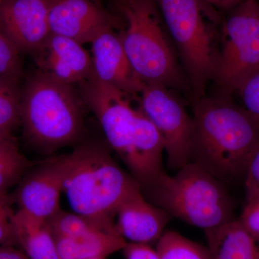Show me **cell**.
Wrapping results in <instances>:
<instances>
[{"label":"cell","instance_id":"obj_31","mask_svg":"<svg viewBox=\"0 0 259 259\" xmlns=\"http://www.w3.org/2000/svg\"><path fill=\"white\" fill-rule=\"evenodd\" d=\"M119 3H120V5L123 4V3H126V2L128 1V0H117Z\"/></svg>","mask_w":259,"mask_h":259},{"label":"cell","instance_id":"obj_5","mask_svg":"<svg viewBox=\"0 0 259 259\" xmlns=\"http://www.w3.org/2000/svg\"><path fill=\"white\" fill-rule=\"evenodd\" d=\"M177 48L196 99L213 81L219 54L222 20L218 8L203 0H155Z\"/></svg>","mask_w":259,"mask_h":259},{"label":"cell","instance_id":"obj_14","mask_svg":"<svg viewBox=\"0 0 259 259\" xmlns=\"http://www.w3.org/2000/svg\"><path fill=\"white\" fill-rule=\"evenodd\" d=\"M32 56L38 70L68 84L83 82L94 74L92 56L69 37L51 33Z\"/></svg>","mask_w":259,"mask_h":259},{"label":"cell","instance_id":"obj_29","mask_svg":"<svg viewBox=\"0 0 259 259\" xmlns=\"http://www.w3.org/2000/svg\"><path fill=\"white\" fill-rule=\"evenodd\" d=\"M219 10L228 11L236 5L239 4V0H203Z\"/></svg>","mask_w":259,"mask_h":259},{"label":"cell","instance_id":"obj_26","mask_svg":"<svg viewBox=\"0 0 259 259\" xmlns=\"http://www.w3.org/2000/svg\"><path fill=\"white\" fill-rule=\"evenodd\" d=\"M245 198L247 201L259 196V148L250 158L245 174Z\"/></svg>","mask_w":259,"mask_h":259},{"label":"cell","instance_id":"obj_30","mask_svg":"<svg viewBox=\"0 0 259 259\" xmlns=\"http://www.w3.org/2000/svg\"><path fill=\"white\" fill-rule=\"evenodd\" d=\"M10 139H13V136H12L11 134L4 132V131L0 130V143L3 142V141H7V140H9Z\"/></svg>","mask_w":259,"mask_h":259},{"label":"cell","instance_id":"obj_13","mask_svg":"<svg viewBox=\"0 0 259 259\" xmlns=\"http://www.w3.org/2000/svg\"><path fill=\"white\" fill-rule=\"evenodd\" d=\"M115 28L102 30L91 42L94 76L129 96H136L141 94L144 83L133 69L121 34L116 33Z\"/></svg>","mask_w":259,"mask_h":259},{"label":"cell","instance_id":"obj_28","mask_svg":"<svg viewBox=\"0 0 259 259\" xmlns=\"http://www.w3.org/2000/svg\"><path fill=\"white\" fill-rule=\"evenodd\" d=\"M0 259H30L22 250L15 246L0 245Z\"/></svg>","mask_w":259,"mask_h":259},{"label":"cell","instance_id":"obj_1","mask_svg":"<svg viewBox=\"0 0 259 259\" xmlns=\"http://www.w3.org/2000/svg\"><path fill=\"white\" fill-rule=\"evenodd\" d=\"M83 102L97 117L110 147L146 190L165 175L164 144L141 107L133 106L128 95L93 76L79 83Z\"/></svg>","mask_w":259,"mask_h":259},{"label":"cell","instance_id":"obj_27","mask_svg":"<svg viewBox=\"0 0 259 259\" xmlns=\"http://www.w3.org/2000/svg\"><path fill=\"white\" fill-rule=\"evenodd\" d=\"M122 250L125 259H161L156 248L145 243L127 242Z\"/></svg>","mask_w":259,"mask_h":259},{"label":"cell","instance_id":"obj_11","mask_svg":"<svg viewBox=\"0 0 259 259\" xmlns=\"http://www.w3.org/2000/svg\"><path fill=\"white\" fill-rule=\"evenodd\" d=\"M51 32L81 44L93 41L102 30L117 26L114 16L93 0H49Z\"/></svg>","mask_w":259,"mask_h":259},{"label":"cell","instance_id":"obj_23","mask_svg":"<svg viewBox=\"0 0 259 259\" xmlns=\"http://www.w3.org/2000/svg\"><path fill=\"white\" fill-rule=\"evenodd\" d=\"M243 108L259 123V70L242 83L236 93Z\"/></svg>","mask_w":259,"mask_h":259},{"label":"cell","instance_id":"obj_3","mask_svg":"<svg viewBox=\"0 0 259 259\" xmlns=\"http://www.w3.org/2000/svg\"><path fill=\"white\" fill-rule=\"evenodd\" d=\"M59 158L63 192L73 212L102 229L118 232L115 223L117 209L141 190L139 184L99 144L80 145Z\"/></svg>","mask_w":259,"mask_h":259},{"label":"cell","instance_id":"obj_34","mask_svg":"<svg viewBox=\"0 0 259 259\" xmlns=\"http://www.w3.org/2000/svg\"><path fill=\"white\" fill-rule=\"evenodd\" d=\"M240 3H241V2L244 1V0H239Z\"/></svg>","mask_w":259,"mask_h":259},{"label":"cell","instance_id":"obj_18","mask_svg":"<svg viewBox=\"0 0 259 259\" xmlns=\"http://www.w3.org/2000/svg\"><path fill=\"white\" fill-rule=\"evenodd\" d=\"M18 245L30 259H60L49 223L18 209L13 218Z\"/></svg>","mask_w":259,"mask_h":259},{"label":"cell","instance_id":"obj_35","mask_svg":"<svg viewBox=\"0 0 259 259\" xmlns=\"http://www.w3.org/2000/svg\"><path fill=\"white\" fill-rule=\"evenodd\" d=\"M1 2H2V0H0V3H1Z\"/></svg>","mask_w":259,"mask_h":259},{"label":"cell","instance_id":"obj_17","mask_svg":"<svg viewBox=\"0 0 259 259\" xmlns=\"http://www.w3.org/2000/svg\"><path fill=\"white\" fill-rule=\"evenodd\" d=\"M204 233L211 259H259V241L238 219Z\"/></svg>","mask_w":259,"mask_h":259},{"label":"cell","instance_id":"obj_20","mask_svg":"<svg viewBox=\"0 0 259 259\" xmlns=\"http://www.w3.org/2000/svg\"><path fill=\"white\" fill-rule=\"evenodd\" d=\"M161 259H211L208 248L176 231H165L156 243Z\"/></svg>","mask_w":259,"mask_h":259},{"label":"cell","instance_id":"obj_16","mask_svg":"<svg viewBox=\"0 0 259 259\" xmlns=\"http://www.w3.org/2000/svg\"><path fill=\"white\" fill-rule=\"evenodd\" d=\"M54 238L60 259H105L127 243L117 232L102 229L83 218L69 234Z\"/></svg>","mask_w":259,"mask_h":259},{"label":"cell","instance_id":"obj_6","mask_svg":"<svg viewBox=\"0 0 259 259\" xmlns=\"http://www.w3.org/2000/svg\"><path fill=\"white\" fill-rule=\"evenodd\" d=\"M145 190L151 203L204 231L235 220L233 202L223 182L194 162Z\"/></svg>","mask_w":259,"mask_h":259},{"label":"cell","instance_id":"obj_15","mask_svg":"<svg viewBox=\"0 0 259 259\" xmlns=\"http://www.w3.org/2000/svg\"><path fill=\"white\" fill-rule=\"evenodd\" d=\"M171 216L144 198L142 190L125 199L116 212V228L129 243H157Z\"/></svg>","mask_w":259,"mask_h":259},{"label":"cell","instance_id":"obj_12","mask_svg":"<svg viewBox=\"0 0 259 259\" xmlns=\"http://www.w3.org/2000/svg\"><path fill=\"white\" fill-rule=\"evenodd\" d=\"M63 180L59 156L30 168L15 191L14 199L19 209L46 221L50 219L61 209Z\"/></svg>","mask_w":259,"mask_h":259},{"label":"cell","instance_id":"obj_19","mask_svg":"<svg viewBox=\"0 0 259 259\" xmlns=\"http://www.w3.org/2000/svg\"><path fill=\"white\" fill-rule=\"evenodd\" d=\"M31 166L13 138L0 143V194H6L9 189L18 185Z\"/></svg>","mask_w":259,"mask_h":259},{"label":"cell","instance_id":"obj_21","mask_svg":"<svg viewBox=\"0 0 259 259\" xmlns=\"http://www.w3.org/2000/svg\"><path fill=\"white\" fill-rule=\"evenodd\" d=\"M21 80L0 77V130L12 134L21 123Z\"/></svg>","mask_w":259,"mask_h":259},{"label":"cell","instance_id":"obj_10","mask_svg":"<svg viewBox=\"0 0 259 259\" xmlns=\"http://www.w3.org/2000/svg\"><path fill=\"white\" fill-rule=\"evenodd\" d=\"M49 0H2L0 30L21 53L34 55L51 34Z\"/></svg>","mask_w":259,"mask_h":259},{"label":"cell","instance_id":"obj_2","mask_svg":"<svg viewBox=\"0 0 259 259\" xmlns=\"http://www.w3.org/2000/svg\"><path fill=\"white\" fill-rule=\"evenodd\" d=\"M230 96L201 97L193 107L190 162L221 182L241 176L259 148V123Z\"/></svg>","mask_w":259,"mask_h":259},{"label":"cell","instance_id":"obj_33","mask_svg":"<svg viewBox=\"0 0 259 259\" xmlns=\"http://www.w3.org/2000/svg\"><path fill=\"white\" fill-rule=\"evenodd\" d=\"M90 259H105V258H90Z\"/></svg>","mask_w":259,"mask_h":259},{"label":"cell","instance_id":"obj_25","mask_svg":"<svg viewBox=\"0 0 259 259\" xmlns=\"http://www.w3.org/2000/svg\"><path fill=\"white\" fill-rule=\"evenodd\" d=\"M238 221L259 241V196L245 202Z\"/></svg>","mask_w":259,"mask_h":259},{"label":"cell","instance_id":"obj_32","mask_svg":"<svg viewBox=\"0 0 259 259\" xmlns=\"http://www.w3.org/2000/svg\"><path fill=\"white\" fill-rule=\"evenodd\" d=\"M93 1L95 2V3H98V4H100V0H93Z\"/></svg>","mask_w":259,"mask_h":259},{"label":"cell","instance_id":"obj_7","mask_svg":"<svg viewBox=\"0 0 259 259\" xmlns=\"http://www.w3.org/2000/svg\"><path fill=\"white\" fill-rule=\"evenodd\" d=\"M121 5L127 22L121 33L130 63L144 84L186 89L188 81L174 52L155 0H128Z\"/></svg>","mask_w":259,"mask_h":259},{"label":"cell","instance_id":"obj_9","mask_svg":"<svg viewBox=\"0 0 259 259\" xmlns=\"http://www.w3.org/2000/svg\"><path fill=\"white\" fill-rule=\"evenodd\" d=\"M140 107L161 135L171 170H179L190 161L193 119L172 90L144 84Z\"/></svg>","mask_w":259,"mask_h":259},{"label":"cell","instance_id":"obj_24","mask_svg":"<svg viewBox=\"0 0 259 259\" xmlns=\"http://www.w3.org/2000/svg\"><path fill=\"white\" fill-rule=\"evenodd\" d=\"M15 213L10 207V199L7 194H0V245H18L13 226Z\"/></svg>","mask_w":259,"mask_h":259},{"label":"cell","instance_id":"obj_8","mask_svg":"<svg viewBox=\"0 0 259 259\" xmlns=\"http://www.w3.org/2000/svg\"><path fill=\"white\" fill-rule=\"evenodd\" d=\"M227 12L213 79L222 96L236 93L259 70V0H244Z\"/></svg>","mask_w":259,"mask_h":259},{"label":"cell","instance_id":"obj_22","mask_svg":"<svg viewBox=\"0 0 259 259\" xmlns=\"http://www.w3.org/2000/svg\"><path fill=\"white\" fill-rule=\"evenodd\" d=\"M20 54L16 46L0 30V77L21 80L23 64Z\"/></svg>","mask_w":259,"mask_h":259},{"label":"cell","instance_id":"obj_4","mask_svg":"<svg viewBox=\"0 0 259 259\" xmlns=\"http://www.w3.org/2000/svg\"><path fill=\"white\" fill-rule=\"evenodd\" d=\"M82 102L73 85L37 70L22 90L20 117L25 137L44 153L75 142L83 131Z\"/></svg>","mask_w":259,"mask_h":259}]
</instances>
